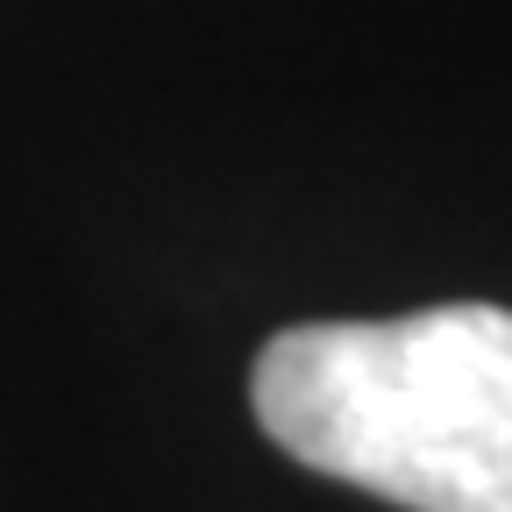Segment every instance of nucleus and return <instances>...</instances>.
<instances>
[{
  "mask_svg": "<svg viewBox=\"0 0 512 512\" xmlns=\"http://www.w3.org/2000/svg\"><path fill=\"white\" fill-rule=\"evenodd\" d=\"M256 427L292 463L406 512H512V313L306 320L249 370Z\"/></svg>",
  "mask_w": 512,
  "mask_h": 512,
  "instance_id": "nucleus-1",
  "label": "nucleus"
}]
</instances>
